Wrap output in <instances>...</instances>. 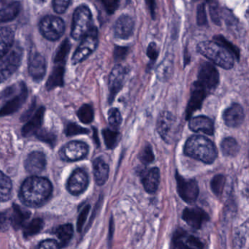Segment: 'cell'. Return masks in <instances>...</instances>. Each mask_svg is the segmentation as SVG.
<instances>
[{
	"label": "cell",
	"mask_w": 249,
	"mask_h": 249,
	"mask_svg": "<svg viewBox=\"0 0 249 249\" xmlns=\"http://www.w3.org/2000/svg\"><path fill=\"white\" fill-rule=\"evenodd\" d=\"M36 249H60V246L56 240L49 239L42 241Z\"/></svg>",
	"instance_id": "obj_48"
},
{
	"label": "cell",
	"mask_w": 249,
	"mask_h": 249,
	"mask_svg": "<svg viewBox=\"0 0 249 249\" xmlns=\"http://www.w3.org/2000/svg\"><path fill=\"white\" fill-rule=\"evenodd\" d=\"M44 222L42 218H34L27 225L24 227V236L25 237H33L36 234H38L42 229L43 228Z\"/></svg>",
	"instance_id": "obj_34"
},
{
	"label": "cell",
	"mask_w": 249,
	"mask_h": 249,
	"mask_svg": "<svg viewBox=\"0 0 249 249\" xmlns=\"http://www.w3.org/2000/svg\"><path fill=\"white\" fill-rule=\"evenodd\" d=\"M77 115L82 123L88 124L94 119V110L90 105H84L80 107Z\"/></svg>",
	"instance_id": "obj_37"
},
{
	"label": "cell",
	"mask_w": 249,
	"mask_h": 249,
	"mask_svg": "<svg viewBox=\"0 0 249 249\" xmlns=\"http://www.w3.org/2000/svg\"><path fill=\"white\" fill-rule=\"evenodd\" d=\"M36 100H34L33 103H32L31 106L27 109V111L23 113L22 116H21V120L22 121V122H24V121H27L29 119H30L32 116H33V112H34L35 109H36Z\"/></svg>",
	"instance_id": "obj_52"
},
{
	"label": "cell",
	"mask_w": 249,
	"mask_h": 249,
	"mask_svg": "<svg viewBox=\"0 0 249 249\" xmlns=\"http://www.w3.org/2000/svg\"><path fill=\"white\" fill-rule=\"evenodd\" d=\"M173 59L170 57L165 58L157 70V75L160 81L168 79L173 72Z\"/></svg>",
	"instance_id": "obj_32"
},
{
	"label": "cell",
	"mask_w": 249,
	"mask_h": 249,
	"mask_svg": "<svg viewBox=\"0 0 249 249\" xmlns=\"http://www.w3.org/2000/svg\"><path fill=\"white\" fill-rule=\"evenodd\" d=\"M210 15H211V19L214 24L217 25L221 24V12L220 8L216 2H211L210 5Z\"/></svg>",
	"instance_id": "obj_44"
},
{
	"label": "cell",
	"mask_w": 249,
	"mask_h": 249,
	"mask_svg": "<svg viewBox=\"0 0 249 249\" xmlns=\"http://www.w3.org/2000/svg\"><path fill=\"white\" fill-rule=\"evenodd\" d=\"M177 190L179 196L187 203H193L199 195V187L195 179H186L176 173Z\"/></svg>",
	"instance_id": "obj_10"
},
{
	"label": "cell",
	"mask_w": 249,
	"mask_h": 249,
	"mask_svg": "<svg viewBox=\"0 0 249 249\" xmlns=\"http://www.w3.org/2000/svg\"><path fill=\"white\" fill-rule=\"evenodd\" d=\"M245 114L240 105L234 103L226 109L223 114V119L227 126L230 127H237L241 125L244 120Z\"/></svg>",
	"instance_id": "obj_21"
},
{
	"label": "cell",
	"mask_w": 249,
	"mask_h": 249,
	"mask_svg": "<svg viewBox=\"0 0 249 249\" xmlns=\"http://www.w3.org/2000/svg\"><path fill=\"white\" fill-rule=\"evenodd\" d=\"M36 135L40 141L46 142V143L49 144L52 146H53L55 145L56 137L55 134L51 132V131L48 130L46 129H40L37 131Z\"/></svg>",
	"instance_id": "obj_40"
},
{
	"label": "cell",
	"mask_w": 249,
	"mask_h": 249,
	"mask_svg": "<svg viewBox=\"0 0 249 249\" xmlns=\"http://www.w3.org/2000/svg\"><path fill=\"white\" fill-rule=\"evenodd\" d=\"M44 114V107H40L33 116H32L30 120L23 126L21 130L23 136L30 137L37 133V131L41 127Z\"/></svg>",
	"instance_id": "obj_22"
},
{
	"label": "cell",
	"mask_w": 249,
	"mask_h": 249,
	"mask_svg": "<svg viewBox=\"0 0 249 249\" xmlns=\"http://www.w3.org/2000/svg\"><path fill=\"white\" fill-rule=\"evenodd\" d=\"M147 55L153 62H155L157 60V57H158L159 52L157 45L155 43H150L148 49H147Z\"/></svg>",
	"instance_id": "obj_50"
},
{
	"label": "cell",
	"mask_w": 249,
	"mask_h": 249,
	"mask_svg": "<svg viewBox=\"0 0 249 249\" xmlns=\"http://www.w3.org/2000/svg\"><path fill=\"white\" fill-rule=\"evenodd\" d=\"M135 21L128 15H122L118 18L114 25V35L117 38L126 40L133 34Z\"/></svg>",
	"instance_id": "obj_18"
},
{
	"label": "cell",
	"mask_w": 249,
	"mask_h": 249,
	"mask_svg": "<svg viewBox=\"0 0 249 249\" xmlns=\"http://www.w3.org/2000/svg\"><path fill=\"white\" fill-rule=\"evenodd\" d=\"M11 3V2H5V1H0V9L1 8H3V7L6 6L8 4Z\"/></svg>",
	"instance_id": "obj_55"
},
{
	"label": "cell",
	"mask_w": 249,
	"mask_h": 249,
	"mask_svg": "<svg viewBox=\"0 0 249 249\" xmlns=\"http://www.w3.org/2000/svg\"><path fill=\"white\" fill-rule=\"evenodd\" d=\"M89 185V177L83 169H76L68 179L67 188L68 192L74 196L82 194Z\"/></svg>",
	"instance_id": "obj_13"
},
{
	"label": "cell",
	"mask_w": 249,
	"mask_h": 249,
	"mask_svg": "<svg viewBox=\"0 0 249 249\" xmlns=\"http://www.w3.org/2000/svg\"><path fill=\"white\" fill-rule=\"evenodd\" d=\"M213 39L215 42L219 43L220 45H221V46H224L226 49H227V50L234 56V58L239 59V57H240V52H239V49H237L236 46H234L232 43H230V41H228L227 39L224 38V37L221 36H215Z\"/></svg>",
	"instance_id": "obj_39"
},
{
	"label": "cell",
	"mask_w": 249,
	"mask_h": 249,
	"mask_svg": "<svg viewBox=\"0 0 249 249\" xmlns=\"http://www.w3.org/2000/svg\"><path fill=\"white\" fill-rule=\"evenodd\" d=\"M98 45V32L92 27L88 33L82 38L81 44L75 51L72 59L73 65L81 63L97 49Z\"/></svg>",
	"instance_id": "obj_6"
},
{
	"label": "cell",
	"mask_w": 249,
	"mask_h": 249,
	"mask_svg": "<svg viewBox=\"0 0 249 249\" xmlns=\"http://www.w3.org/2000/svg\"><path fill=\"white\" fill-rule=\"evenodd\" d=\"M21 5L18 2H11L0 9V24L14 20L18 15Z\"/></svg>",
	"instance_id": "obj_28"
},
{
	"label": "cell",
	"mask_w": 249,
	"mask_h": 249,
	"mask_svg": "<svg viewBox=\"0 0 249 249\" xmlns=\"http://www.w3.org/2000/svg\"><path fill=\"white\" fill-rule=\"evenodd\" d=\"M182 217L188 225L196 230L200 229L202 224L209 220L207 213L197 207L186 208L183 211Z\"/></svg>",
	"instance_id": "obj_15"
},
{
	"label": "cell",
	"mask_w": 249,
	"mask_h": 249,
	"mask_svg": "<svg viewBox=\"0 0 249 249\" xmlns=\"http://www.w3.org/2000/svg\"><path fill=\"white\" fill-rule=\"evenodd\" d=\"M31 213L27 210L24 209L17 205L13 206L12 214L10 216V221L16 230L22 228L25 225L26 221L30 218Z\"/></svg>",
	"instance_id": "obj_26"
},
{
	"label": "cell",
	"mask_w": 249,
	"mask_h": 249,
	"mask_svg": "<svg viewBox=\"0 0 249 249\" xmlns=\"http://www.w3.org/2000/svg\"><path fill=\"white\" fill-rule=\"evenodd\" d=\"M102 2H103L107 14H113L119 7V2L116 0H107V1H103Z\"/></svg>",
	"instance_id": "obj_49"
},
{
	"label": "cell",
	"mask_w": 249,
	"mask_h": 249,
	"mask_svg": "<svg viewBox=\"0 0 249 249\" xmlns=\"http://www.w3.org/2000/svg\"><path fill=\"white\" fill-rule=\"evenodd\" d=\"M93 171L96 183L99 186L104 185L108 178L109 166L101 157L93 161Z\"/></svg>",
	"instance_id": "obj_25"
},
{
	"label": "cell",
	"mask_w": 249,
	"mask_h": 249,
	"mask_svg": "<svg viewBox=\"0 0 249 249\" xmlns=\"http://www.w3.org/2000/svg\"><path fill=\"white\" fill-rule=\"evenodd\" d=\"M226 178L222 175H217L211 180V187L216 196H221L225 186Z\"/></svg>",
	"instance_id": "obj_38"
},
{
	"label": "cell",
	"mask_w": 249,
	"mask_h": 249,
	"mask_svg": "<svg viewBox=\"0 0 249 249\" xmlns=\"http://www.w3.org/2000/svg\"><path fill=\"white\" fill-rule=\"evenodd\" d=\"M23 51L20 46H16L5 56L0 58V83L9 79L19 68L22 59Z\"/></svg>",
	"instance_id": "obj_5"
},
{
	"label": "cell",
	"mask_w": 249,
	"mask_h": 249,
	"mask_svg": "<svg viewBox=\"0 0 249 249\" xmlns=\"http://www.w3.org/2000/svg\"><path fill=\"white\" fill-rule=\"evenodd\" d=\"M108 122L109 124L114 130H116L120 126V125L122 124V117L119 109L113 107V108L109 110Z\"/></svg>",
	"instance_id": "obj_41"
},
{
	"label": "cell",
	"mask_w": 249,
	"mask_h": 249,
	"mask_svg": "<svg viewBox=\"0 0 249 249\" xmlns=\"http://www.w3.org/2000/svg\"><path fill=\"white\" fill-rule=\"evenodd\" d=\"M173 249H202L203 243L197 237L178 230L173 236Z\"/></svg>",
	"instance_id": "obj_12"
},
{
	"label": "cell",
	"mask_w": 249,
	"mask_h": 249,
	"mask_svg": "<svg viewBox=\"0 0 249 249\" xmlns=\"http://www.w3.org/2000/svg\"><path fill=\"white\" fill-rule=\"evenodd\" d=\"M70 4H71V1L68 0H55L53 2V10L57 14H63L68 9Z\"/></svg>",
	"instance_id": "obj_46"
},
{
	"label": "cell",
	"mask_w": 249,
	"mask_h": 249,
	"mask_svg": "<svg viewBox=\"0 0 249 249\" xmlns=\"http://www.w3.org/2000/svg\"><path fill=\"white\" fill-rule=\"evenodd\" d=\"M53 192V186L46 178L32 176L24 180L19 192V198L23 204L32 208L44 205Z\"/></svg>",
	"instance_id": "obj_1"
},
{
	"label": "cell",
	"mask_w": 249,
	"mask_h": 249,
	"mask_svg": "<svg viewBox=\"0 0 249 249\" xmlns=\"http://www.w3.org/2000/svg\"><path fill=\"white\" fill-rule=\"evenodd\" d=\"M144 189L150 194H154L158 189L160 183V172L157 167L145 172L142 177Z\"/></svg>",
	"instance_id": "obj_24"
},
{
	"label": "cell",
	"mask_w": 249,
	"mask_h": 249,
	"mask_svg": "<svg viewBox=\"0 0 249 249\" xmlns=\"http://www.w3.org/2000/svg\"><path fill=\"white\" fill-rule=\"evenodd\" d=\"M208 93V91L201 87L197 83H195L192 87L190 100L186 109V119H189L196 110L200 108L202 102L205 100Z\"/></svg>",
	"instance_id": "obj_19"
},
{
	"label": "cell",
	"mask_w": 249,
	"mask_h": 249,
	"mask_svg": "<svg viewBox=\"0 0 249 249\" xmlns=\"http://www.w3.org/2000/svg\"><path fill=\"white\" fill-rule=\"evenodd\" d=\"M128 53L127 47H122V46H116L114 49V58L116 60H122L124 59Z\"/></svg>",
	"instance_id": "obj_51"
},
{
	"label": "cell",
	"mask_w": 249,
	"mask_h": 249,
	"mask_svg": "<svg viewBox=\"0 0 249 249\" xmlns=\"http://www.w3.org/2000/svg\"><path fill=\"white\" fill-rule=\"evenodd\" d=\"M46 166L45 154L40 151H33L29 154L24 161V167L27 172L31 174H39L43 171Z\"/></svg>",
	"instance_id": "obj_20"
},
{
	"label": "cell",
	"mask_w": 249,
	"mask_h": 249,
	"mask_svg": "<svg viewBox=\"0 0 249 249\" xmlns=\"http://www.w3.org/2000/svg\"><path fill=\"white\" fill-rule=\"evenodd\" d=\"M140 160L143 164H148L154 160V154L151 145H148L144 147L139 156Z\"/></svg>",
	"instance_id": "obj_43"
},
{
	"label": "cell",
	"mask_w": 249,
	"mask_h": 249,
	"mask_svg": "<svg viewBox=\"0 0 249 249\" xmlns=\"http://www.w3.org/2000/svg\"><path fill=\"white\" fill-rule=\"evenodd\" d=\"M14 40V32L11 27H0V58L5 56Z\"/></svg>",
	"instance_id": "obj_27"
},
{
	"label": "cell",
	"mask_w": 249,
	"mask_h": 249,
	"mask_svg": "<svg viewBox=\"0 0 249 249\" xmlns=\"http://www.w3.org/2000/svg\"><path fill=\"white\" fill-rule=\"evenodd\" d=\"M92 15L87 5H80L75 9L72 18L71 36L75 40L82 39L91 30Z\"/></svg>",
	"instance_id": "obj_4"
},
{
	"label": "cell",
	"mask_w": 249,
	"mask_h": 249,
	"mask_svg": "<svg viewBox=\"0 0 249 249\" xmlns=\"http://www.w3.org/2000/svg\"><path fill=\"white\" fill-rule=\"evenodd\" d=\"M20 88H21V91H20L19 94L14 97V98L11 99V100H8L2 106V108L0 109V117L9 116V115L16 113L25 103L27 94H27L28 92H27V88L25 84L23 82L21 83Z\"/></svg>",
	"instance_id": "obj_16"
},
{
	"label": "cell",
	"mask_w": 249,
	"mask_h": 249,
	"mask_svg": "<svg viewBox=\"0 0 249 249\" xmlns=\"http://www.w3.org/2000/svg\"><path fill=\"white\" fill-rule=\"evenodd\" d=\"M9 223H11L10 217L7 214L1 213H0V231L6 228Z\"/></svg>",
	"instance_id": "obj_53"
},
{
	"label": "cell",
	"mask_w": 249,
	"mask_h": 249,
	"mask_svg": "<svg viewBox=\"0 0 249 249\" xmlns=\"http://www.w3.org/2000/svg\"><path fill=\"white\" fill-rule=\"evenodd\" d=\"M71 45L68 39L64 40L62 44L56 51V55L54 56V62L57 65H64L65 59L71 50Z\"/></svg>",
	"instance_id": "obj_35"
},
{
	"label": "cell",
	"mask_w": 249,
	"mask_h": 249,
	"mask_svg": "<svg viewBox=\"0 0 249 249\" xmlns=\"http://www.w3.org/2000/svg\"><path fill=\"white\" fill-rule=\"evenodd\" d=\"M126 76V70L122 65L113 68L109 76V103H113L118 93L122 90Z\"/></svg>",
	"instance_id": "obj_14"
},
{
	"label": "cell",
	"mask_w": 249,
	"mask_h": 249,
	"mask_svg": "<svg viewBox=\"0 0 249 249\" xmlns=\"http://www.w3.org/2000/svg\"><path fill=\"white\" fill-rule=\"evenodd\" d=\"M46 71L45 58L37 52L32 53L29 59V72L36 81H40L44 78Z\"/></svg>",
	"instance_id": "obj_17"
},
{
	"label": "cell",
	"mask_w": 249,
	"mask_h": 249,
	"mask_svg": "<svg viewBox=\"0 0 249 249\" xmlns=\"http://www.w3.org/2000/svg\"><path fill=\"white\" fill-rule=\"evenodd\" d=\"M176 124V119L170 112H162L159 116L157 123V131L166 142H170L173 141Z\"/></svg>",
	"instance_id": "obj_11"
},
{
	"label": "cell",
	"mask_w": 249,
	"mask_h": 249,
	"mask_svg": "<svg viewBox=\"0 0 249 249\" xmlns=\"http://www.w3.org/2000/svg\"><path fill=\"white\" fill-rule=\"evenodd\" d=\"M73 232V227L72 224H63L58 227L54 233L59 240V246H66L72 239Z\"/></svg>",
	"instance_id": "obj_31"
},
{
	"label": "cell",
	"mask_w": 249,
	"mask_h": 249,
	"mask_svg": "<svg viewBox=\"0 0 249 249\" xmlns=\"http://www.w3.org/2000/svg\"><path fill=\"white\" fill-rule=\"evenodd\" d=\"M189 126L191 130L195 132H203L208 135H213L214 132L213 122L206 116L192 118L189 121Z\"/></svg>",
	"instance_id": "obj_23"
},
{
	"label": "cell",
	"mask_w": 249,
	"mask_h": 249,
	"mask_svg": "<svg viewBox=\"0 0 249 249\" xmlns=\"http://www.w3.org/2000/svg\"><path fill=\"white\" fill-rule=\"evenodd\" d=\"M103 135L107 148L113 149L117 145L120 138L119 132L114 129H105L103 131Z\"/></svg>",
	"instance_id": "obj_36"
},
{
	"label": "cell",
	"mask_w": 249,
	"mask_h": 249,
	"mask_svg": "<svg viewBox=\"0 0 249 249\" xmlns=\"http://www.w3.org/2000/svg\"><path fill=\"white\" fill-rule=\"evenodd\" d=\"M221 151L227 157H234L238 153L240 147L237 141L232 138L224 139L221 144Z\"/></svg>",
	"instance_id": "obj_33"
},
{
	"label": "cell",
	"mask_w": 249,
	"mask_h": 249,
	"mask_svg": "<svg viewBox=\"0 0 249 249\" xmlns=\"http://www.w3.org/2000/svg\"><path fill=\"white\" fill-rule=\"evenodd\" d=\"M90 211V205H87L84 209L81 211L78 216V222H77V229L78 231H81L86 221H87V217H88L89 213Z\"/></svg>",
	"instance_id": "obj_47"
},
{
	"label": "cell",
	"mask_w": 249,
	"mask_h": 249,
	"mask_svg": "<svg viewBox=\"0 0 249 249\" xmlns=\"http://www.w3.org/2000/svg\"><path fill=\"white\" fill-rule=\"evenodd\" d=\"M88 152L89 146L85 142L71 141L61 148L59 154L64 161H75L85 158Z\"/></svg>",
	"instance_id": "obj_9"
},
{
	"label": "cell",
	"mask_w": 249,
	"mask_h": 249,
	"mask_svg": "<svg viewBox=\"0 0 249 249\" xmlns=\"http://www.w3.org/2000/svg\"><path fill=\"white\" fill-rule=\"evenodd\" d=\"M197 14H196V21L199 26L206 25L208 23L207 20L206 11H205V4L199 5L197 8Z\"/></svg>",
	"instance_id": "obj_45"
},
{
	"label": "cell",
	"mask_w": 249,
	"mask_h": 249,
	"mask_svg": "<svg viewBox=\"0 0 249 249\" xmlns=\"http://www.w3.org/2000/svg\"><path fill=\"white\" fill-rule=\"evenodd\" d=\"M40 30L46 39L55 41L63 36L65 30V22L59 17L48 16L40 21Z\"/></svg>",
	"instance_id": "obj_7"
},
{
	"label": "cell",
	"mask_w": 249,
	"mask_h": 249,
	"mask_svg": "<svg viewBox=\"0 0 249 249\" xmlns=\"http://www.w3.org/2000/svg\"><path fill=\"white\" fill-rule=\"evenodd\" d=\"M12 189L11 178L0 171V202L9 200L12 195Z\"/></svg>",
	"instance_id": "obj_30"
},
{
	"label": "cell",
	"mask_w": 249,
	"mask_h": 249,
	"mask_svg": "<svg viewBox=\"0 0 249 249\" xmlns=\"http://www.w3.org/2000/svg\"><path fill=\"white\" fill-rule=\"evenodd\" d=\"M89 132V129L82 127L75 123L68 124L66 129H65V134L68 137L81 135V134H87Z\"/></svg>",
	"instance_id": "obj_42"
},
{
	"label": "cell",
	"mask_w": 249,
	"mask_h": 249,
	"mask_svg": "<svg viewBox=\"0 0 249 249\" xmlns=\"http://www.w3.org/2000/svg\"><path fill=\"white\" fill-rule=\"evenodd\" d=\"M148 3V7H149L150 11H151V16H152L153 18L155 17V8L156 3L154 1H150V2H147Z\"/></svg>",
	"instance_id": "obj_54"
},
{
	"label": "cell",
	"mask_w": 249,
	"mask_h": 249,
	"mask_svg": "<svg viewBox=\"0 0 249 249\" xmlns=\"http://www.w3.org/2000/svg\"><path fill=\"white\" fill-rule=\"evenodd\" d=\"M218 82L219 75L216 68L208 62H204L202 64L199 68L196 83L209 92L216 88Z\"/></svg>",
	"instance_id": "obj_8"
},
{
	"label": "cell",
	"mask_w": 249,
	"mask_h": 249,
	"mask_svg": "<svg viewBox=\"0 0 249 249\" xmlns=\"http://www.w3.org/2000/svg\"><path fill=\"white\" fill-rule=\"evenodd\" d=\"M184 154L205 164H211L215 161L218 153L211 140L200 135H195L186 141Z\"/></svg>",
	"instance_id": "obj_2"
},
{
	"label": "cell",
	"mask_w": 249,
	"mask_h": 249,
	"mask_svg": "<svg viewBox=\"0 0 249 249\" xmlns=\"http://www.w3.org/2000/svg\"><path fill=\"white\" fill-rule=\"evenodd\" d=\"M64 74H65L64 65H57L55 67L46 83L47 89L52 90L56 87L63 86Z\"/></svg>",
	"instance_id": "obj_29"
},
{
	"label": "cell",
	"mask_w": 249,
	"mask_h": 249,
	"mask_svg": "<svg viewBox=\"0 0 249 249\" xmlns=\"http://www.w3.org/2000/svg\"><path fill=\"white\" fill-rule=\"evenodd\" d=\"M197 51L202 56L224 69L230 70L234 66V56L216 42H201L198 44Z\"/></svg>",
	"instance_id": "obj_3"
}]
</instances>
